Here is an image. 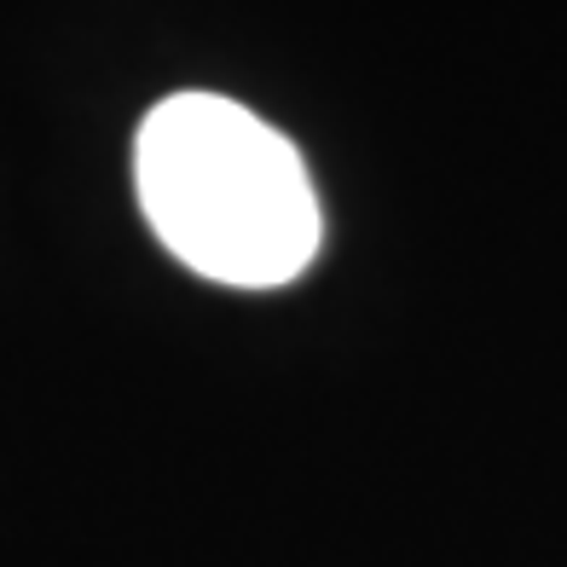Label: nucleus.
I'll return each instance as SVG.
<instances>
[{
  "label": "nucleus",
  "instance_id": "obj_1",
  "mask_svg": "<svg viewBox=\"0 0 567 567\" xmlns=\"http://www.w3.org/2000/svg\"><path fill=\"white\" fill-rule=\"evenodd\" d=\"M134 186L168 255L231 290L290 284L319 255L301 151L220 93H174L145 116Z\"/></svg>",
  "mask_w": 567,
  "mask_h": 567
}]
</instances>
